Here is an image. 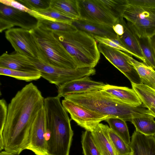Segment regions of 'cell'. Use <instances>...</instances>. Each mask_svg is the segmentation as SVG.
<instances>
[{"instance_id":"obj_8","label":"cell","mask_w":155,"mask_h":155,"mask_svg":"<svg viewBox=\"0 0 155 155\" xmlns=\"http://www.w3.org/2000/svg\"><path fill=\"white\" fill-rule=\"evenodd\" d=\"M5 35L16 52L28 58L43 60L42 53L32 30L13 28L6 31Z\"/></svg>"},{"instance_id":"obj_13","label":"cell","mask_w":155,"mask_h":155,"mask_svg":"<svg viewBox=\"0 0 155 155\" xmlns=\"http://www.w3.org/2000/svg\"><path fill=\"white\" fill-rule=\"evenodd\" d=\"M80 18L113 27L118 23L96 2V0H78Z\"/></svg>"},{"instance_id":"obj_38","label":"cell","mask_w":155,"mask_h":155,"mask_svg":"<svg viewBox=\"0 0 155 155\" xmlns=\"http://www.w3.org/2000/svg\"><path fill=\"white\" fill-rule=\"evenodd\" d=\"M114 31L118 36H121L124 33V27L121 23L119 22L113 27Z\"/></svg>"},{"instance_id":"obj_24","label":"cell","mask_w":155,"mask_h":155,"mask_svg":"<svg viewBox=\"0 0 155 155\" xmlns=\"http://www.w3.org/2000/svg\"><path fill=\"white\" fill-rule=\"evenodd\" d=\"M118 23L124 18L123 15L127 4V0H96Z\"/></svg>"},{"instance_id":"obj_18","label":"cell","mask_w":155,"mask_h":155,"mask_svg":"<svg viewBox=\"0 0 155 155\" xmlns=\"http://www.w3.org/2000/svg\"><path fill=\"white\" fill-rule=\"evenodd\" d=\"M102 90L125 104L135 106L142 104L137 94L132 88L105 84Z\"/></svg>"},{"instance_id":"obj_1","label":"cell","mask_w":155,"mask_h":155,"mask_svg":"<svg viewBox=\"0 0 155 155\" xmlns=\"http://www.w3.org/2000/svg\"><path fill=\"white\" fill-rule=\"evenodd\" d=\"M45 98L33 83L18 91L8 105V115L0 136V150L19 154L28 146L30 130Z\"/></svg>"},{"instance_id":"obj_2","label":"cell","mask_w":155,"mask_h":155,"mask_svg":"<svg viewBox=\"0 0 155 155\" xmlns=\"http://www.w3.org/2000/svg\"><path fill=\"white\" fill-rule=\"evenodd\" d=\"M48 155H69L73 135L70 119L58 96L45 98Z\"/></svg>"},{"instance_id":"obj_36","label":"cell","mask_w":155,"mask_h":155,"mask_svg":"<svg viewBox=\"0 0 155 155\" xmlns=\"http://www.w3.org/2000/svg\"><path fill=\"white\" fill-rule=\"evenodd\" d=\"M130 5L142 8L155 9V0H127Z\"/></svg>"},{"instance_id":"obj_20","label":"cell","mask_w":155,"mask_h":155,"mask_svg":"<svg viewBox=\"0 0 155 155\" xmlns=\"http://www.w3.org/2000/svg\"><path fill=\"white\" fill-rule=\"evenodd\" d=\"M38 20L37 26L52 31L72 32L77 30L71 22L58 21L44 16L32 10L30 14Z\"/></svg>"},{"instance_id":"obj_9","label":"cell","mask_w":155,"mask_h":155,"mask_svg":"<svg viewBox=\"0 0 155 155\" xmlns=\"http://www.w3.org/2000/svg\"><path fill=\"white\" fill-rule=\"evenodd\" d=\"M38 20L29 13L0 3V32L17 26L28 30L37 26Z\"/></svg>"},{"instance_id":"obj_15","label":"cell","mask_w":155,"mask_h":155,"mask_svg":"<svg viewBox=\"0 0 155 155\" xmlns=\"http://www.w3.org/2000/svg\"><path fill=\"white\" fill-rule=\"evenodd\" d=\"M77 30L84 32L93 37H98L110 39L118 38L113 28L108 25L79 18L71 22Z\"/></svg>"},{"instance_id":"obj_37","label":"cell","mask_w":155,"mask_h":155,"mask_svg":"<svg viewBox=\"0 0 155 155\" xmlns=\"http://www.w3.org/2000/svg\"><path fill=\"white\" fill-rule=\"evenodd\" d=\"M0 3L19 10L28 12L29 14L32 11L27 8L17 1L14 0H0Z\"/></svg>"},{"instance_id":"obj_25","label":"cell","mask_w":155,"mask_h":155,"mask_svg":"<svg viewBox=\"0 0 155 155\" xmlns=\"http://www.w3.org/2000/svg\"><path fill=\"white\" fill-rule=\"evenodd\" d=\"M132 89L136 92L144 106L149 109L155 108V90L143 84L131 83Z\"/></svg>"},{"instance_id":"obj_19","label":"cell","mask_w":155,"mask_h":155,"mask_svg":"<svg viewBox=\"0 0 155 155\" xmlns=\"http://www.w3.org/2000/svg\"><path fill=\"white\" fill-rule=\"evenodd\" d=\"M106 126L100 123L91 132L101 155H117L109 137Z\"/></svg>"},{"instance_id":"obj_33","label":"cell","mask_w":155,"mask_h":155,"mask_svg":"<svg viewBox=\"0 0 155 155\" xmlns=\"http://www.w3.org/2000/svg\"><path fill=\"white\" fill-rule=\"evenodd\" d=\"M35 11L42 16L56 20L72 22L75 20L61 13L50 6L46 9Z\"/></svg>"},{"instance_id":"obj_14","label":"cell","mask_w":155,"mask_h":155,"mask_svg":"<svg viewBox=\"0 0 155 155\" xmlns=\"http://www.w3.org/2000/svg\"><path fill=\"white\" fill-rule=\"evenodd\" d=\"M105 84L102 82L92 80L89 76H85L68 81L58 87L57 96L64 98L75 93L101 90Z\"/></svg>"},{"instance_id":"obj_26","label":"cell","mask_w":155,"mask_h":155,"mask_svg":"<svg viewBox=\"0 0 155 155\" xmlns=\"http://www.w3.org/2000/svg\"><path fill=\"white\" fill-rule=\"evenodd\" d=\"M154 117L148 114L132 119L131 122L134 125L136 130L144 134L154 135L155 134Z\"/></svg>"},{"instance_id":"obj_40","label":"cell","mask_w":155,"mask_h":155,"mask_svg":"<svg viewBox=\"0 0 155 155\" xmlns=\"http://www.w3.org/2000/svg\"><path fill=\"white\" fill-rule=\"evenodd\" d=\"M148 109L150 111V114L153 116L155 118V108L152 107Z\"/></svg>"},{"instance_id":"obj_31","label":"cell","mask_w":155,"mask_h":155,"mask_svg":"<svg viewBox=\"0 0 155 155\" xmlns=\"http://www.w3.org/2000/svg\"><path fill=\"white\" fill-rule=\"evenodd\" d=\"M81 143L84 155H101L91 131L82 132Z\"/></svg>"},{"instance_id":"obj_12","label":"cell","mask_w":155,"mask_h":155,"mask_svg":"<svg viewBox=\"0 0 155 155\" xmlns=\"http://www.w3.org/2000/svg\"><path fill=\"white\" fill-rule=\"evenodd\" d=\"M46 128L44 107L38 112L31 127L26 149L36 155H48L46 135Z\"/></svg>"},{"instance_id":"obj_28","label":"cell","mask_w":155,"mask_h":155,"mask_svg":"<svg viewBox=\"0 0 155 155\" xmlns=\"http://www.w3.org/2000/svg\"><path fill=\"white\" fill-rule=\"evenodd\" d=\"M0 74L9 76L16 79L28 82L36 81L41 77L38 71H25L15 70L0 67Z\"/></svg>"},{"instance_id":"obj_16","label":"cell","mask_w":155,"mask_h":155,"mask_svg":"<svg viewBox=\"0 0 155 155\" xmlns=\"http://www.w3.org/2000/svg\"><path fill=\"white\" fill-rule=\"evenodd\" d=\"M0 67L25 71H38L28 58L17 52L2 54L0 57Z\"/></svg>"},{"instance_id":"obj_29","label":"cell","mask_w":155,"mask_h":155,"mask_svg":"<svg viewBox=\"0 0 155 155\" xmlns=\"http://www.w3.org/2000/svg\"><path fill=\"white\" fill-rule=\"evenodd\" d=\"M107 130L110 139L117 155H132L133 151L130 145L112 131L107 125Z\"/></svg>"},{"instance_id":"obj_22","label":"cell","mask_w":155,"mask_h":155,"mask_svg":"<svg viewBox=\"0 0 155 155\" xmlns=\"http://www.w3.org/2000/svg\"><path fill=\"white\" fill-rule=\"evenodd\" d=\"M124 27V33L119 38L124 46L132 53L141 57L143 62L146 64V61L139 44L137 38L127 25L123 18L119 22Z\"/></svg>"},{"instance_id":"obj_42","label":"cell","mask_w":155,"mask_h":155,"mask_svg":"<svg viewBox=\"0 0 155 155\" xmlns=\"http://www.w3.org/2000/svg\"><path fill=\"white\" fill-rule=\"evenodd\" d=\"M153 136H154V137H155V135H154Z\"/></svg>"},{"instance_id":"obj_41","label":"cell","mask_w":155,"mask_h":155,"mask_svg":"<svg viewBox=\"0 0 155 155\" xmlns=\"http://www.w3.org/2000/svg\"><path fill=\"white\" fill-rule=\"evenodd\" d=\"M0 155H16L12 153L8 152L6 151H2L0 153Z\"/></svg>"},{"instance_id":"obj_39","label":"cell","mask_w":155,"mask_h":155,"mask_svg":"<svg viewBox=\"0 0 155 155\" xmlns=\"http://www.w3.org/2000/svg\"><path fill=\"white\" fill-rule=\"evenodd\" d=\"M150 40L155 55V35L150 38Z\"/></svg>"},{"instance_id":"obj_17","label":"cell","mask_w":155,"mask_h":155,"mask_svg":"<svg viewBox=\"0 0 155 155\" xmlns=\"http://www.w3.org/2000/svg\"><path fill=\"white\" fill-rule=\"evenodd\" d=\"M130 146L132 155H155V138L153 135L144 134L135 130Z\"/></svg>"},{"instance_id":"obj_5","label":"cell","mask_w":155,"mask_h":155,"mask_svg":"<svg viewBox=\"0 0 155 155\" xmlns=\"http://www.w3.org/2000/svg\"><path fill=\"white\" fill-rule=\"evenodd\" d=\"M32 30L42 53V61L61 68H77L73 59L52 31L38 26Z\"/></svg>"},{"instance_id":"obj_35","label":"cell","mask_w":155,"mask_h":155,"mask_svg":"<svg viewBox=\"0 0 155 155\" xmlns=\"http://www.w3.org/2000/svg\"><path fill=\"white\" fill-rule=\"evenodd\" d=\"M8 112V105L3 99L0 100V136L2 134L6 120Z\"/></svg>"},{"instance_id":"obj_3","label":"cell","mask_w":155,"mask_h":155,"mask_svg":"<svg viewBox=\"0 0 155 155\" xmlns=\"http://www.w3.org/2000/svg\"><path fill=\"white\" fill-rule=\"evenodd\" d=\"M64 99L108 117L126 121L131 122L134 118L150 114L149 110L143 104L136 106L125 104L102 90L72 94Z\"/></svg>"},{"instance_id":"obj_23","label":"cell","mask_w":155,"mask_h":155,"mask_svg":"<svg viewBox=\"0 0 155 155\" xmlns=\"http://www.w3.org/2000/svg\"><path fill=\"white\" fill-rule=\"evenodd\" d=\"M50 7L74 19L80 17L78 0H50Z\"/></svg>"},{"instance_id":"obj_21","label":"cell","mask_w":155,"mask_h":155,"mask_svg":"<svg viewBox=\"0 0 155 155\" xmlns=\"http://www.w3.org/2000/svg\"><path fill=\"white\" fill-rule=\"evenodd\" d=\"M124 53L128 62L137 71L142 84L155 90V70L143 62L137 60L130 54Z\"/></svg>"},{"instance_id":"obj_11","label":"cell","mask_w":155,"mask_h":155,"mask_svg":"<svg viewBox=\"0 0 155 155\" xmlns=\"http://www.w3.org/2000/svg\"><path fill=\"white\" fill-rule=\"evenodd\" d=\"M97 47L100 53L127 77L131 83L142 84L137 71L128 62L124 52L101 43H98Z\"/></svg>"},{"instance_id":"obj_30","label":"cell","mask_w":155,"mask_h":155,"mask_svg":"<svg viewBox=\"0 0 155 155\" xmlns=\"http://www.w3.org/2000/svg\"><path fill=\"white\" fill-rule=\"evenodd\" d=\"M137 38L146 61V64L155 70V55L150 38L148 37L139 38L137 37Z\"/></svg>"},{"instance_id":"obj_43","label":"cell","mask_w":155,"mask_h":155,"mask_svg":"<svg viewBox=\"0 0 155 155\" xmlns=\"http://www.w3.org/2000/svg\"></svg>"},{"instance_id":"obj_10","label":"cell","mask_w":155,"mask_h":155,"mask_svg":"<svg viewBox=\"0 0 155 155\" xmlns=\"http://www.w3.org/2000/svg\"><path fill=\"white\" fill-rule=\"evenodd\" d=\"M61 103L66 111L70 114L71 119L86 130L91 131L100 122L108 118L65 99Z\"/></svg>"},{"instance_id":"obj_7","label":"cell","mask_w":155,"mask_h":155,"mask_svg":"<svg viewBox=\"0 0 155 155\" xmlns=\"http://www.w3.org/2000/svg\"><path fill=\"white\" fill-rule=\"evenodd\" d=\"M29 58L35 65L41 77L58 87L68 81L96 73L94 68H62L50 65L39 58Z\"/></svg>"},{"instance_id":"obj_6","label":"cell","mask_w":155,"mask_h":155,"mask_svg":"<svg viewBox=\"0 0 155 155\" xmlns=\"http://www.w3.org/2000/svg\"><path fill=\"white\" fill-rule=\"evenodd\" d=\"M123 17L138 38H150L155 35V9L142 8L127 3Z\"/></svg>"},{"instance_id":"obj_4","label":"cell","mask_w":155,"mask_h":155,"mask_svg":"<svg viewBox=\"0 0 155 155\" xmlns=\"http://www.w3.org/2000/svg\"><path fill=\"white\" fill-rule=\"evenodd\" d=\"M71 56L77 68H94L99 62L100 53L92 36L77 30L72 32L52 31Z\"/></svg>"},{"instance_id":"obj_27","label":"cell","mask_w":155,"mask_h":155,"mask_svg":"<svg viewBox=\"0 0 155 155\" xmlns=\"http://www.w3.org/2000/svg\"><path fill=\"white\" fill-rule=\"evenodd\" d=\"M105 121L108 123L110 129L112 131L120 137L126 143L130 145V137L126 121L116 117H108Z\"/></svg>"},{"instance_id":"obj_34","label":"cell","mask_w":155,"mask_h":155,"mask_svg":"<svg viewBox=\"0 0 155 155\" xmlns=\"http://www.w3.org/2000/svg\"><path fill=\"white\" fill-rule=\"evenodd\" d=\"M17 1L28 9L34 11L46 9L50 6V0H18Z\"/></svg>"},{"instance_id":"obj_32","label":"cell","mask_w":155,"mask_h":155,"mask_svg":"<svg viewBox=\"0 0 155 155\" xmlns=\"http://www.w3.org/2000/svg\"><path fill=\"white\" fill-rule=\"evenodd\" d=\"M93 38L96 41L99 43L104 44L129 54L139 60H141L143 62V60L141 57L132 53L124 46L120 40L118 36V38L113 39L98 37H94Z\"/></svg>"}]
</instances>
